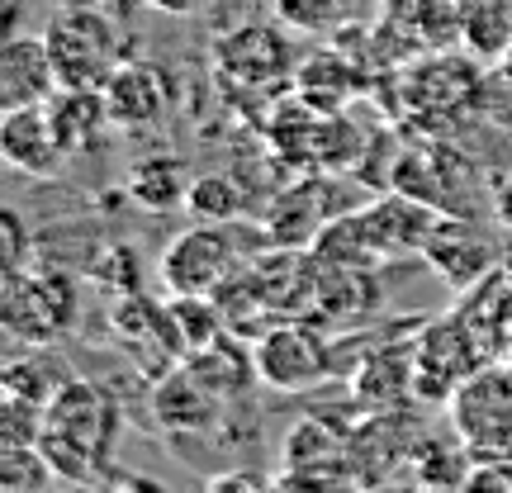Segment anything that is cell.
I'll return each mask as SVG.
<instances>
[{
  "instance_id": "6da1fadb",
  "label": "cell",
  "mask_w": 512,
  "mask_h": 493,
  "mask_svg": "<svg viewBox=\"0 0 512 493\" xmlns=\"http://www.w3.org/2000/svg\"><path fill=\"white\" fill-rule=\"evenodd\" d=\"M43 38H48V53H53V67L62 86L105 91V81L128 62L119 24L105 10H95V5H76V0L62 5L48 19Z\"/></svg>"
},
{
  "instance_id": "7a4b0ae2",
  "label": "cell",
  "mask_w": 512,
  "mask_h": 493,
  "mask_svg": "<svg viewBox=\"0 0 512 493\" xmlns=\"http://www.w3.org/2000/svg\"><path fill=\"white\" fill-rule=\"evenodd\" d=\"M76 313V280L62 271H19L0 285V323L24 347H57Z\"/></svg>"
},
{
  "instance_id": "3957f363",
  "label": "cell",
  "mask_w": 512,
  "mask_h": 493,
  "mask_svg": "<svg viewBox=\"0 0 512 493\" xmlns=\"http://www.w3.org/2000/svg\"><path fill=\"white\" fill-rule=\"evenodd\" d=\"M484 366H489V342L465 313L427 323L413 342V389L427 399H451Z\"/></svg>"
},
{
  "instance_id": "277c9868",
  "label": "cell",
  "mask_w": 512,
  "mask_h": 493,
  "mask_svg": "<svg viewBox=\"0 0 512 493\" xmlns=\"http://www.w3.org/2000/svg\"><path fill=\"white\" fill-rule=\"evenodd\" d=\"M252 366L256 384L280 389V394H304L328 380L337 361H332V342L313 323H275V328L256 332Z\"/></svg>"
},
{
  "instance_id": "5b68a950",
  "label": "cell",
  "mask_w": 512,
  "mask_h": 493,
  "mask_svg": "<svg viewBox=\"0 0 512 493\" xmlns=\"http://www.w3.org/2000/svg\"><path fill=\"white\" fill-rule=\"evenodd\" d=\"M119 427H124V413H119L114 394L100 380L72 375V380L48 399V427H43V432H53V437L72 441L81 451H91L100 465H110Z\"/></svg>"
},
{
  "instance_id": "8992f818",
  "label": "cell",
  "mask_w": 512,
  "mask_h": 493,
  "mask_svg": "<svg viewBox=\"0 0 512 493\" xmlns=\"http://www.w3.org/2000/svg\"><path fill=\"white\" fill-rule=\"evenodd\" d=\"M460 441L479 456H508L512 451V370L484 366L451 394Z\"/></svg>"
},
{
  "instance_id": "52a82bcc",
  "label": "cell",
  "mask_w": 512,
  "mask_h": 493,
  "mask_svg": "<svg viewBox=\"0 0 512 493\" xmlns=\"http://www.w3.org/2000/svg\"><path fill=\"white\" fill-rule=\"evenodd\" d=\"M238 271L233 223H200L166 247L162 285L171 294H219Z\"/></svg>"
},
{
  "instance_id": "ba28073f",
  "label": "cell",
  "mask_w": 512,
  "mask_h": 493,
  "mask_svg": "<svg viewBox=\"0 0 512 493\" xmlns=\"http://www.w3.org/2000/svg\"><path fill=\"white\" fill-rule=\"evenodd\" d=\"M0 157L10 171L34 176V181H53L62 166L72 162V152L62 143L53 124V105H19V110H0Z\"/></svg>"
},
{
  "instance_id": "9c48e42d",
  "label": "cell",
  "mask_w": 512,
  "mask_h": 493,
  "mask_svg": "<svg viewBox=\"0 0 512 493\" xmlns=\"http://www.w3.org/2000/svg\"><path fill=\"white\" fill-rule=\"evenodd\" d=\"M214 72H219L223 86L266 91V86L290 76V43H285L280 29H271V24H242V29L219 38Z\"/></svg>"
},
{
  "instance_id": "30bf717a",
  "label": "cell",
  "mask_w": 512,
  "mask_h": 493,
  "mask_svg": "<svg viewBox=\"0 0 512 493\" xmlns=\"http://www.w3.org/2000/svg\"><path fill=\"white\" fill-rule=\"evenodd\" d=\"M105 105H110V119L119 133H152L176 110V86L152 62H124L105 81Z\"/></svg>"
},
{
  "instance_id": "8fae6325",
  "label": "cell",
  "mask_w": 512,
  "mask_h": 493,
  "mask_svg": "<svg viewBox=\"0 0 512 493\" xmlns=\"http://www.w3.org/2000/svg\"><path fill=\"white\" fill-rule=\"evenodd\" d=\"M351 456V441L328 418H299L285 432V475L275 484H342V465Z\"/></svg>"
},
{
  "instance_id": "7c38bea8",
  "label": "cell",
  "mask_w": 512,
  "mask_h": 493,
  "mask_svg": "<svg viewBox=\"0 0 512 493\" xmlns=\"http://www.w3.org/2000/svg\"><path fill=\"white\" fill-rule=\"evenodd\" d=\"M223 408H228V399L214 394L190 366L171 370V375H162L152 384V418L162 422L171 437H204V432H214Z\"/></svg>"
},
{
  "instance_id": "4fadbf2b",
  "label": "cell",
  "mask_w": 512,
  "mask_h": 493,
  "mask_svg": "<svg viewBox=\"0 0 512 493\" xmlns=\"http://www.w3.org/2000/svg\"><path fill=\"white\" fill-rule=\"evenodd\" d=\"M62 91L43 34H10L0 48V110H19V105H43Z\"/></svg>"
},
{
  "instance_id": "5bb4252c",
  "label": "cell",
  "mask_w": 512,
  "mask_h": 493,
  "mask_svg": "<svg viewBox=\"0 0 512 493\" xmlns=\"http://www.w3.org/2000/svg\"><path fill=\"white\" fill-rule=\"evenodd\" d=\"M48 105H53V124H57V133H62V143H67L72 157L95 152L110 133H119L114 119H110V105H105V91H91V86H62Z\"/></svg>"
},
{
  "instance_id": "9a60e30c",
  "label": "cell",
  "mask_w": 512,
  "mask_h": 493,
  "mask_svg": "<svg viewBox=\"0 0 512 493\" xmlns=\"http://www.w3.org/2000/svg\"><path fill=\"white\" fill-rule=\"evenodd\" d=\"M427 261L437 266L441 275H451L456 285H470V280H479V275H489V247L479 242V233L470 228V223H446L437 219V228H432V238H427Z\"/></svg>"
},
{
  "instance_id": "2e32d148",
  "label": "cell",
  "mask_w": 512,
  "mask_h": 493,
  "mask_svg": "<svg viewBox=\"0 0 512 493\" xmlns=\"http://www.w3.org/2000/svg\"><path fill=\"white\" fill-rule=\"evenodd\" d=\"M185 366L195 370L214 394H223L228 403H238L242 394H247V384L256 380V366H252V351L233 347V337H214L209 347L190 351L185 356Z\"/></svg>"
},
{
  "instance_id": "e0dca14e",
  "label": "cell",
  "mask_w": 512,
  "mask_h": 493,
  "mask_svg": "<svg viewBox=\"0 0 512 493\" xmlns=\"http://www.w3.org/2000/svg\"><path fill=\"white\" fill-rule=\"evenodd\" d=\"M128 195L143 204V209H185V195H190V176L176 157H143L128 176Z\"/></svg>"
},
{
  "instance_id": "ac0fdd59",
  "label": "cell",
  "mask_w": 512,
  "mask_h": 493,
  "mask_svg": "<svg viewBox=\"0 0 512 493\" xmlns=\"http://www.w3.org/2000/svg\"><path fill=\"white\" fill-rule=\"evenodd\" d=\"M247 200H242V190L233 176H219V171H209L200 181H190V195H185V214L195 223H238Z\"/></svg>"
},
{
  "instance_id": "d6986e66",
  "label": "cell",
  "mask_w": 512,
  "mask_h": 493,
  "mask_svg": "<svg viewBox=\"0 0 512 493\" xmlns=\"http://www.w3.org/2000/svg\"><path fill=\"white\" fill-rule=\"evenodd\" d=\"M356 15V0H275V19L294 34H337Z\"/></svg>"
},
{
  "instance_id": "ffe728a7",
  "label": "cell",
  "mask_w": 512,
  "mask_h": 493,
  "mask_svg": "<svg viewBox=\"0 0 512 493\" xmlns=\"http://www.w3.org/2000/svg\"><path fill=\"white\" fill-rule=\"evenodd\" d=\"M48 484L57 475L38 446H0V493H38Z\"/></svg>"
},
{
  "instance_id": "44dd1931",
  "label": "cell",
  "mask_w": 512,
  "mask_h": 493,
  "mask_svg": "<svg viewBox=\"0 0 512 493\" xmlns=\"http://www.w3.org/2000/svg\"><path fill=\"white\" fill-rule=\"evenodd\" d=\"M48 427V403L5 389L0 399V446H38Z\"/></svg>"
},
{
  "instance_id": "7402d4cb",
  "label": "cell",
  "mask_w": 512,
  "mask_h": 493,
  "mask_svg": "<svg viewBox=\"0 0 512 493\" xmlns=\"http://www.w3.org/2000/svg\"><path fill=\"white\" fill-rule=\"evenodd\" d=\"M43 347H34V356H24V361H10L5 366V375H0V384L5 389H15V394H29V399H38V403H48L62 389V384L72 380L62 366H53L48 356H38Z\"/></svg>"
},
{
  "instance_id": "603a6c76",
  "label": "cell",
  "mask_w": 512,
  "mask_h": 493,
  "mask_svg": "<svg viewBox=\"0 0 512 493\" xmlns=\"http://www.w3.org/2000/svg\"><path fill=\"white\" fill-rule=\"evenodd\" d=\"M294 86H299V95H304V100H309L318 86H332V91H337V100L347 105L351 95H356V72H351L337 53H318V57H309V62L294 72Z\"/></svg>"
},
{
  "instance_id": "cb8c5ba5",
  "label": "cell",
  "mask_w": 512,
  "mask_h": 493,
  "mask_svg": "<svg viewBox=\"0 0 512 493\" xmlns=\"http://www.w3.org/2000/svg\"><path fill=\"white\" fill-rule=\"evenodd\" d=\"M29 256H34V233H29V223L19 219L15 209H5V214H0V275L29 271Z\"/></svg>"
},
{
  "instance_id": "d4e9b609",
  "label": "cell",
  "mask_w": 512,
  "mask_h": 493,
  "mask_svg": "<svg viewBox=\"0 0 512 493\" xmlns=\"http://www.w3.org/2000/svg\"><path fill=\"white\" fill-rule=\"evenodd\" d=\"M152 10H162V15H195L204 5H214V0H147Z\"/></svg>"
},
{
  "instance_id": "484cf974",
  "label": "cell",
  "mask_w": 512,
  "mask_h": 493,
  "mask_svg": "<svg viewBox=\"0 0 512 493\" xmlns=\"http://www.w3.org/2000/svg\"><path fill=\"white\" fill-rule=\"evenodd\" d=\"M503 72H508V81H512V48H508V57H503Z\"/></svg>"
},
{
  "instance_id": "4316f807",
  "label": "cell",
  "mask_w": 512,
  "mask_h": 493,
  "mask_svg": "<svg viewBox=\"0 0 512 493\" xmlns=\"http://www.w3.org/2000/svg\"><path fill=\"white\" fill-rule=\"evenodd\" d=\"M508 347H512V337H508Z\"/></svg>"
}]
</instances>
